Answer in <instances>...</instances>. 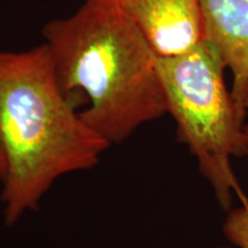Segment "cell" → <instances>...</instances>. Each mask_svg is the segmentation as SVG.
<instances>
[{
    "label": "cell",
    "instance_id": "1",
    "mask_svg": "<svg viewBox=\"0 0 248 248\" xmlns=\"http://www.w3.org/2000/svg\"><path fill=\"white\" fill-rule=\"evenodd\" d=\"M43 35L62 91L85 100L80 117L110 146L168 113L156 55L113 0H85Z\"/></svg>",
    "mask_w": 248,
    "mask_h": 248
},
{
    "label": "cell",
    "instance_id": "2",
    "mask_svg": "<svg viewBox=\"0 0 248 248\" xmlns=\"http://www.w3.org/2000/svg\"><path fill=\"white\" fill-rule=\"evenodd\" d=\"M110 145L79 115L55 75L46 44L0 49V194L6 225L38 206L54 182L97 166Z\"/></svg>",
    "mask_w": 248,
    "mask_h": 248
},
{
    "label": "cell",
    "instance_id": "3",
    "mask_svg": "<svg viewBox=\"0 0 248 248\" xmlns=\"http://www.w3.org/2000/svg\"><path fill=\"white\" fill-rule=\"evenodd\" d=\"M156 68L178 140L195 156L219 206L230 210L234 195L248 203L231 164L233 156L248 155V136L226 89V66L218 49L203 39L184 54L156 57Z\"/></svg>",
    "mask_w": 248,
    "mask_h": 248
},
{
    "label": "cell",
    "instance_id": "4",
    "mask_svg": "<svg viewBox=\"0 0 248 248\" xmlns=\"http://www.w3.org/2000/svg\"><path fill=\"white\" fill-rule=\"evenodd\" d=\"M159 58L191 51L204 39L199 0H113Z\"/></svg>",
    "mask_w": 248,
    "mask_h": 248
},
{
    "label": "cell",
    "instance_id": "5",
    "mask_svg": "<svg viewBox=\"0 0 248 248\" xmlns=\"http://www.w3.org/2000/svg\"><path fill=\"white\" fill-rule=\"evenodd\" d=\"M204 39L213 43L232 74L231 94L238 114L247 117L248 0H199Z\"/></svg>",
    "mask_w": 248,
    "mask_h": 248
},
{
    "label": "cell",
    "instance_id": "6",
    "mask_svg": "<svg viewBox=\"0 0 248 248\" xmlns=\"http://www.w3.org/2000/svg\"><path fill=\"white\" fill-rule=\"evenodd\" d=\"M222 230L232 245L238 248H248V203L229 210Z\"/></svg>",
    "mask_w": 248,
    "mask_h": 248
},
{
    "label": "cell",
    "instance_id": "7",
    "mask_svg": "<svg viewBox=\"0 0 248 248\" xmlns=\"http://www.w3.org/2000/svg\"><path fill=\"white\" fill-rule=\"evenodd\" d=\"M5 172H6V163H5L4 155H2L1 150H0V181L4 179Z\"/></svg>",
    "mask_w": 248,
    "mask_h": 248
},
{
    "label": "cell",
    "instance_id": "8",
    "mask_svg": "<svg viewBox=\"0 0 248 248\" xmlns=\"http://www.w3.org/2000/svg\"><path fill=\"white\" fill-rule=\"evenodd\" d=\"M247 117H248V100H247ZM247 117H246V119H247ZM245 131H246L247 136H248V124L245 125Z\"/></svg>",
    "mask_w": 248,
    "mask_h": 248
},
{
    "label": "cell",
    "instance_id": "9",
    "mask_svg": "<svg viewBox=\"0 0 248 248\" xmlns=\"http://www.w3.org/2000/svg\"><path fill=\"white\" fill-rule=\"evenodd\" d=\"M215 248H231V247H226V246H222V247H215Z\"/></svg>",
    "mask_w": 248,
    "mask_h": 248
}]
</instances>
